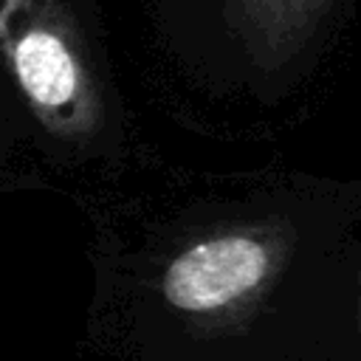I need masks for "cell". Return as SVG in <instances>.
Instances as JSON below:
<instances>
[{
  "label": "cell",
  "mask_w": 361,
  "mask_h": 361,
  "mask_svg": "<svg viewBox=\"0 0 361 361\" xmlns=\"http://www.w3.org/2000/svg\"><path fill=\"white\" fill-rule=\"evenodd\" d=\"M0 54L39 124L87 141L102 124V93L62 0H0Z\"/></svg>",
  "instance_id": "1"
},
{
  "label": "cell",
  "mask_w": 361,
  "mask_h": 361,
  "mask_svg": "<svg viewBox=\"0 0 361 361\" xmlns=\"http://www.w3.org/2000/svg\"><path fill=\"white\" fill-rule=\"evenodd\" d=\"M293 237L279 223L209 231L175 251L161 274L166 305L197 322L245 316L279 279Z\"/></svg>",
  "instance_id": "2"
},
{
  "label": "cell",
  "mask_w": 361,
  "mask_h": 361,
  "mask_svg": "<svg viewBox=\"0 0 361 361\" xmlns=\"http://www.w3.org/2000/svg\"><path fill=\"white\" fill-rule=\"evenodd\" d=\"M330 0H231L234 17L262 65L293 56L316 31Z\"/></svg>",
  "instance_id": "3"
},
{
  "label": "cell",
  "mask_w": 361,
  "mask_h": 361,
  "mask_svg": "<svg viewBox=\"0 0 361 361\" xmlns=\"http://www.w3.org/2000/svg\"><path fill=\"white\" fill-rule=\"evenodd\" d=\"M358 330H361V274H358Z\"/></svg>",
  "instance_id": "4"
}]
</instances>
